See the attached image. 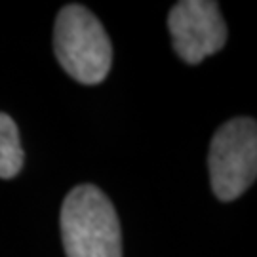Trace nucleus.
<instances>
[{"label":"nucleus","mask_w":257,"mask_h":257,"mask_svg":"<svg viewBox=\"0 0 257 257\" xmlns=\"http://www.w3.org/2000/svg\"><path fill=\"white\" fill-rule=\"evenodd\" d=\"M55 57L63 71L80 84H99L112 63V46L101 21L80 4L61 8L54 29Z\"/></svg>","instance_id":"f03ea898"},{"label":"nucleus","mask_w":257,"mask_h":257,"mask_svg":"<svg viewBox=\"0 0 257 257\" xmlns=\"http://www.w3.org/2000/svg\"><path fill=\"white\" fill-rule=\"evenodd\" d=\"M67 257H122V230L109 196L93 185L74 187L61 208Z\"/></svg>","instance_id":"f257e3e1"},{"label":"nucleus","mask_w":257,"mask_h":257,"mask_svg":"<svg viewBox=\"0 0 257 257\" xmlns=\"http://www.w3.org/2000/svg\"><path fill=\"white\" fill-rule=\"evenodd\" d=\"M168 27L177 55L191 65L219 52L227 42V25L217 2L183 0L170 10Z\"/></svg>","instance_id":"20e7f679"},{"label":"nucleus","mask_w":257,"mask_h":257,"mask_svg":"<svg viewBox=\"0 0 257 257\" xmlns=\"http://www.w3.org/2000/svg\"><path fill=\"white\" fill-rule=\"evenodd\" d=\"M210 181L213 194L230 202L238 198L257 174V126L255 120L242 116L225 122L211 139Z\"/></svg>","instance_id":"7ed1b4c3"},{"label":"nucleus","mask_w":257,"mask_h":257,"mask_svg":"<svg viewBox=\"0 0 257 257\" xmlns=\"http://www.w3.org/2000/svg\"><path fill=\"white\" fill-rule=\"evenodd\" d=\"M23 168V149L18 126L8 114L0 112V179H12Z\"/></svg>","instance_id":"39448f33"}]
</instances>
